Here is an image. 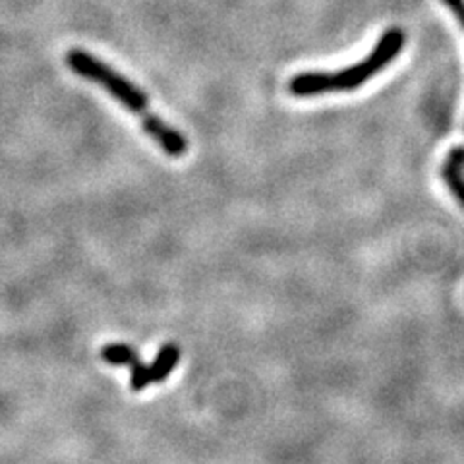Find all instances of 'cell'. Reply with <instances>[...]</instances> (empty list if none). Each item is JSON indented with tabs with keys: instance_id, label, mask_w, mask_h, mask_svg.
Returning <instances> with one entry per match:
<instances>
[{
	"instance_id": "1",
	"label": "cell",
	"mask_w": 464,
	"mask_h": 464,
	"mask_svg": "<svg viewBox=\"0 0 464 464\" xmlns=\"http://www.w3.org/2000/svg\"><path fill=\"white\" fill-rule=\"evenodd\" d=\"M66 64L74 74L103 87V90L112 99L119 101L124 109H128L132 114L141 116V126L145 130V134H148L167 155L182 157L188 151V140L179 132V130H174L165 121L159 119V116L150 114L148 95L126 76L119 74V72L107 66L103 61H99L97 56L82 49H72L66 54Z\"/></svg>"
},
{
	"instance_id": "2",
	"label": "cell",
	"mask_w": 464,
	"mask_h": 464,
	"mask_svg": "<svg viewBox=\"0 0 464 464\" xmlns=\"http://www.w3.org/2000/svg\"><path fill=\"white\" fill-rule=\"evenodd\" d=\"M406 35L402 29L391 27L377 41L375 49L353 66H348L335 74L329 72H302L288 82V92L295 97H315L331 92H353L380 74L395 61L404 47Z\"/></svg>"
},
{
	"instance_id": "3",
	"label": "cell",
	"mask_w": 464,
	"mask_h": 464,
	"mask_svg": "<svg viewBox=\"0 0 464 464\" xmlns=\"http://www.w3.org/2000/svg\"><path fill=\"white\" fill-rule=\"evenodd\" d=\"M101 358H103L111 366L132 368V380H130V383H132L134 393H141V391L148 389V385L151 383L150 368L143 364L138 353L130 344H121V343L107 344L103 346V351H101Z\"/></svg>"
},
{
	"instance_id": "4",
	"label": "cell",
	"mask_w": 464,
	"mask_h": 464,
	"mask_svg": "<svg viewBox=\"0 0 464 464\" xmlns=\"http://www.w3.org/2000/svg\"><path fill=\"white\" fill-rule=\"evenodd\" d=\"M180 362V346L174 343H167L161 346L157 358L153 360V364L150 368V375L153 383H161L167 377L172 373V370L177 368Z\"/></svg>"
},
{
	"instance_id": "5",
	"label": "cell",
	"mask_w": 464,
	"mask_h": 464,
	"mask_svg": "<svg viewBox=\"0 0 464 464\" xmlns=\"http://www.w3.org/2000/svg\"><path fill=\"white\" fill-rule=\"evenodd\" d=\"M441 174H443V180L449 186V190L453 192L457 201L464 208V169L455 161V159L447 155V161L443 165Z\"/></svg>"
},
{
	"instance_id": "6",
	"label": "cell",
	"mask_w": 464,
	"mask_h": 464,
	"mask_svg": "<svg viewBox=\"0 0 464 464\" xmlns=\"http://www.w3.org/2000/svg\"><path fill=\"white\" fill-rule=\"evenodd\" d=\"M449 157L455 159V161L464 169V148H455L451 153H449Z\"/></svg>"
}]
</instances>
